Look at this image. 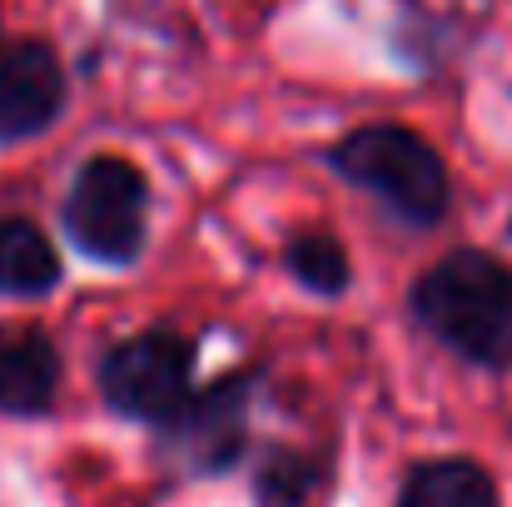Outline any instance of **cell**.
Segmentation results:
<instances>
[{
  "mask_svg": "<svg viewBox=\"0 0 512 507\" xmlns=\"http://www.w3.org/2000/svg\"><path fill=\"white\" fill-rule=\"evenodd\" d=\"M145 214H150V184L140 165H130L125 155H95L75 174L60 219L85 259L125 269L145 249Z\"/></svg>",
  "mask_w": 512,
  "mask_h": 507,
  "instance_id": "3",
  "label": "cell"
},
{
  "mask_svg": "<svg viewBox=\"0 0 512 507\" xmlns=\"http://www.w3.org/2000/svg\"><path fill=\"white\" fill-rule=\"evenodd\" d=\"M60 284V254L30 219H0V294L40 299Z\"/></svg>",
  "mask_w": 512,
  "mask_h": 507,
  "instance_id": "9",
  "label": "cell"
},
{
  "mask_svg": "<svg viewBox=\"0 0 512 507\" xmlns=\"http://www.w3.org/2000/svg\"><path fill=\"white\" fill-rule=\"evenodd\" d=\"M324 160L353 189L373 194L383 209H393L413 229H433L453 204L448 165L438 160V150L423 135H413L403 125H363V130L343 135Z\"/></svg>",
  "mask_w": 512,
  "mask_h": 507,
  "instance_id": "2",
  "label": "cell"
},
{
  "mask_svg": "<svg viewBox=\"0 0 512 507\" xmlns=\"http://www.w3.org/2000/svg\"><path fill=\"white\" fill-rule=\"evenodd\" d=\"M194 393V343L170 329H150L115 343L100 358V398L130 423L165 428Z\"/></svg>",
  "mask_w": 512,
  "mask_h": 507,
  "instance_id": "4",
  "label": "cell"
},
{
  "mask_svg": "<svg viewBox=\"0 0 512 507\" xmlns=\"http://www.w3.org/2000/svg\"><path fill=\"white\" fill-rule=\"evenodd\" d=\"M284 264H289V274H294L309 294H324V299H339L343 289H348V279H353L343 244L334 234H324V229H309V234L289 239Z\"/></svg>",
  "mask_w": 512,
  "mask_h": 507,
  "instance_id": "11",
  "label": "cell"
},
{
  "mask_svg": "<svg viewBox=\"0 0 512 507\" xmlns=\"http://www.w3.org/2000/svg\"><path fill=\"white\" fill-rule=\"evenodd\" d=\"M393 507H503L498 478L473 458H423L403 473Z\"/></svg>",
  "mask_w": 512,
  "mask_h": 507,
  "instance_id": "8",
  "label": "cell"
},
{
  "mask_svg": "<svg viewBox=\"0 0 512 507\" xmlns=\"http://www.w3.org/2000/svg\"><path fill=\"white\" fill-rule=\"evenodd\" d=\"M254 383H259V373H249V368L224 373L204 393H189V403L160 428L165 448L189 478H224L244 463Z\"/></svg>",
  "mask_w": 512,
  "mask_h": 507,
  "instance_id": "5",
  "label": "cell"
},
{
  "mask_svg": "<svg viewBox=\"0 0 512 507\" xmlns=\"http://www.w3.org/2000/svg\"><path fill=\"white\" fill-rule=\"evenodd\" d=\"M65 110V65L50 40H0V145L45 135Z\"/></svg>",
  "mask_w": 512,
  "mask_h": 507,
  "instance_id": "6",
  "label": "cell"
},
{
  "mask_svg": "<svg viewBox=\"0 0 512 507\" xmlns=\"http://www.w3.org/2000/svg\"><path fill=\"white\" fill-rule=\"evenodd\" d=\"M508 239H512V219H508Z\"/></svg>",
  "mask_w": 512,
  "mask_h": 507,
  "instance_id": "12",
  "label": "cell"
},
{
  "mask_svg": "<svg viewBox=\"0 0 512 507\" xmlns=\"http://www.w3.org/2000/svg\"><path fill=\"white\" fill-rule=\"evenodd\" d=\"M60 393V348L40 334L0 338V413L45 418Z\"/></svg>",
  "mask_w": 512,
  "mask_h": 507,
  "instance_id": "7",
  "label": "cell"
},
{
  "mask_svg": "<svg viewBox=\"0 0 512 507\" xmlns=\"http://www.w3.org/2000/svg\"><path fill=\"white\" fill-rule=\"evenodd\" d=\"M329 488V463L299 448H269L254 463V507H314Z\"/></svg>",
  "mask_w": 512,
  "mask_h": 507,
  "instance_id": "10",
  "label": "cell"
},
{
  "mask_svg": "<svg viewBox=\"0 0 512 507\" xmlns=\"http://www.w3.org/2000/svg\"><path fill=\"white\" fill-rule=\"evenodd\" d=\"M413 319L478 368L512 363V269L483 249L438 259L408 299Z\"/></svg>",
  "mask_w": 512,
  "mask_h": 507,
  "instance_id": "1",
  "label": "cell"
}]
</instances>
